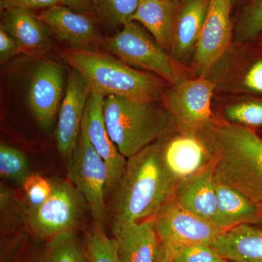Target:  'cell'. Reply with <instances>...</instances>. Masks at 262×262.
<instances>
[{"label":"cell","mask_w":262,"mask_h":262,"mask_svg":"<svg viewBox=\"0 0 262 262\" xmlns=\"http://www.w3.org/2000/svg\"><path fill=\"white\" fill-rule=\"evenodd\" d=\"M166 139L127 158L125 171L110 196L107 207L113 235L131 223L154 220L173 198L179 180L164 158Z\"/></svg>","instance_id":"6da1fadb"},{"label":"cell","mask_w":262,"mask_h":262,"mask_svg":"<svg viewBox=\"0 0 262 262\" xmlns=\"http://www.w3.org/2000/svg\"><path fill=\"white\" fill-rule=\"evenodd\" d=\"M215 179L244 193L262 214V137L250 127L213 120L198 134Z\"/></svg>","instance_id":"7a4b0ae2"},{"label":"cell","mask_w":262,"mask_h":262,"mask_svg":"<svg viewBox=\"0 0 262 262\" xmlns=\"http://www.w3.org/2000/svg\"><path fill=\"white\" fill-rule=\"evenodd\" d=\"M61 56L87 80L91 92L105 98L115 96L156 101L164 93L163 83L158 77L135 70L110 53L67 47L61 50Z\"/></svg>","instance_id":"3957f363"},{"label":"cell","mask_w":262,"mask_h":262,"mask_svg":"<svg viewBox=\"0 0 262 262\" xmlns=\"http://www.w3.org/2000/svg\"><path fill=\"white\" fill-rule=\"evenodd\" d=\"M103 117L112 140L127 159L177 131L173 117L155 101L107 96Z\"/></svg>","instance_id":"277c9868"},{"label":"cell","mask_w":262,"mask_h":262,"mask_svg":"<svg viewBox=\"0 0 262 262\" xmlns=\"http://www.w3.org/2000/svg\"><path fill=\"white\" fill-rule=\"evenodd\" d=\"M51 181L53 190L47 201L37 208L27 207L26 211L29 228L39 239L76 233L89 210L84 196L70 180Z\"/></svg>","instance_id":"5b68a950"},{"label":"cell","mask_w":262,"mask_h":262,"mask_svg":"<svg viewBox=\"0 0 262 262\" xmlns=\"http://www.w3.org/2000/svg\"><path fill=\"white\" fill-rule=\"evenodd\" d=\"M105 48L130 67L149 70L173 84L180 80L176 61L135 21L104 41Z\"/></svg>","instance_id":"8992f818"},{"label":"cell","mask_w":262,"mask_h":262,"mask_svg":"<svg viewBox=\"0 0 262 262\" xmlns=\"http://www.w3.org/2000/svg\"><path fill=\"white\" fill-rule=\"evenodd\" d=\"M67 171L69 180L87 202L95 223L104 227L107 220L105 195L107 167L94 149L82 126L74 154L67 162Z\"/></svg>","instance_id":"52a82bcc"},{"label":"cell","mask_w":262,"mask_h":262,"mask_svg":"<svg viewBox=\"0 0 262 262\" xmlns=\"http://www.w3.org/2000/svg\"><path fill=\"white\" fill-rule=\"evenodd\" d=\"M215 84L207 77L180 80L162 95L164 108L173 117L177 131L198 135L213 120L211 103Z\"/></svg>","instance_id":"ba28073f"},{"label":"cell","mask_w":262,"mask_h":262,"mask_svg":"<svg viewBox=\"0 0 262 262\" xmlns=\"http://www.w3.org/2000/svg\"><path fill=\"white\" fill-rule=\"evenodd\" d=\"M153 222L160 241L170 251L172 258L190 246L211 245L226 231L184 209L173 198L162 208Z\"/></svg>","instance_id":"9c48e42d"},{"label":"cell","mask_w":262,"mask_h":262,"mask_svg":"<svg viewBox=\"0 0 262 262\" xmlns=\"http://www.w3.org/2000/svg\"><path fill=\"white\" fill-rule=\"evenodd\" d=\"M231 8L232 0H210L194 52V63L200 77H207L228 49L232 39Z\"/></svg>","instance_id":"30bf717a"},{"label":"cell","mask_w":262,"mask_h":262,"mask_svg":"<svg viewBox=\"0 0 262 262\" xmlns=\"http://www.w3.org/2000/svg\"><path fill=\"white\" fill-rule=\"evenodd\" d=\"M91 93L87 80L70 67L68 82L62 101L55 133L57 149L62 158L68 161L78 142L88 98Z\"/></svg>","instance_id":"8fae6325"},{"label":"cell","mask_w":262,"mask_h":262,"mask_svg":"<svg viewBox=\"0 0 262 262\" xmlns=\"http://www.w3.org/2000/svg\"><path fill=\"white\" fill-rule=\"evenodd\" d=\"M104 99L102 95L91 93L86 103L82 126L107 167L108 182L105 191L107 199L116 189L125 171L127 158L119 151L108 134L103 117Z\"/></svg>","instance_id":"7c38bea8"},{"label":"cell","mask_w":262,"mask_h":262,"mask_svg":"<svg viewBox=\"0 0 262 262\" xmlns=\"http://www.w3.org/2000/svg\"><path fill=\"white\" fill-rule=\"evenodd\" d=\"M64 72L59 65L42 61L34 70L28 94L31 113L37 123L47 129L54 122L61 107Z\"/></svg>","instance_id":"4fadbf2b"},{"label":"cell","mask_w":262,"mask_h":262,"mask_svg":"<svg viewBox=\"0 0 262 262\" xmlns=\"http://www.w3.org/2000/svg\"><path fill=\"white\" fill-rule=\"evenodd\" d=\"M51 29L53 35L69 48L95 50L101 42L94 19L61 5L42 10L37 15Z\"/></svg>","instance_id":"5bb4252c"},{"label":"cell","mask_w":262,"mask_h":262,"mask_svg":"<svg viewBox=\"0 0 262 262\" xmlns=\"http://www.w3.org/2000/svg\"><path fill=\"white\" fill-rule=\"evenodd\" d=\"M173 198L184 209L212 222L217 207L213 160L199 171L179 181Z\"/></svg>","instance_id":"9a60e30c"},{"label":"cell","mask_w":262,"mask_h":262,"mask_svg":"<svg viewBox=\"0 0 262 262\" xmlns=\"http://www.w3.org/2000/svg\"><path fill=\"white\" fill-rule=\"evenodd\" d=\"M2 13L1 25L15 39L20 53L39 55L51 48L54 35L49 27L30 10L13 8Z\"/></svg>","instance_id":"2e32d148"},{"label":"cell","mask_w":262,"mask_h":262,"mask_svg":"<svg viewBox=\"0 0 262 262\" xmlns=\"http://www.w3.org/2000/svg\"><path fill=\"white\" fill-rule=\"evenodd\" d=\"M164 158L179 182L199 171L211 160L198 135L178 131L167 138L164 146Z\"/></svg>","instance_id":"e0dca14e"},{"label":"cell","mask_w":262,"mask_h":262,"mask_svg":"<svg viewBox=\"0 0 262 262\" xmlns=\"http://www.w3.org/2000/svg\"><path fill=\"white\" fill-rule=\"evenodd\" d=\"M120 262H155L161 241L153 220L134 222L114 234Z\"/></svg>","instance_id":"ac0fdd59"},{"label":"cell","mask_w":262,"mask_h":262,"mask_svg":"<svg viewBox=\"0 0 262 262\" xmlns=\"http://www.w3.org/2000/svg\"><path fill=\"white\" fill-rule=\"evenodd\" d=\"M210 0H185L177 15L170 46V57L184 61L194 52L206 20Z\"/></svg>","instance_id":"d6986e66"},{"label":"cell","mask_w":262,"mask_h":262,"mask_svg":"<svg viewBox=\"0 0 262 262\" xmlns=\"http://www.w3.org/2000/svg\"><path fill=\"white\" fill-rule=\"evenodd\" d=\"M211 246L229 261L262 262V224H243L227 229Z\"/></svg>","instance_id":"ffe728a7"},{"label":"cell","mask_w":262,"mask_h":262,"mask_svg":"<svg viewBox=\"0 0 262 262\" xmlns=\"http://www.w3.org/2000/svg\"><path fill=\"white\" fill-rule=\"evenodd\" d=\"M215 182L217 207L213 224L225 230L243 224H262L261 213L244 193L220 181Z\"/></svg>","instance_id":"44dd1931"},{"label":"cell","mask_w":262,"mask_h":262,"mask_svg":"<svg viewBox=\"0 0 262 262\" xmlns=\"http://www.w3.org/2000/svg\"><path fill=\"white\" fill-rule=\"evenodd\" d=\"M180 4L175 0H141L131 21L142 24L160 47L170 49Z\"/></svg>","instance_id":"7402d4cb"},{"label":"cell","mask_w":262,"mask_h":262,"mask_svg":"<svg viewBox=\"0 0 262 262\" xmlns=\"http://www.w3.org/2000/svg\"><path fill=\"white\" fill-rule=\"evenodd\" d=\"M84 246L90 262H120L116 241L108 237L104 227L94 222L85 232Z\"/></svg>","instance_id":"603a6c76"},{"label":"cell","mask_w":262,"mask_h":262,"mask_svg":"<svg viewBox=\"0 0 262 262\" xmlns=\"http://www.w3.org/2000/svg\"><path fill=\"white\" fill-rule=\"evenodd\" d=\"M141 0H91L93 9L103 22L112 27H123L131 21Z\"/></svg>","instance_id":"cb8c5ba5"},{"label":"cell","mask_w":262,"mask_h":262,"mask_svg":"<svg viewBox=\"0 0 262 262\" xmlns=\"http://www.w3.org/2000/svg\"><path fill=\"white\" fill-rule=\"evenodd\" d=\"M48 256L50 262H90L85 248L76 233L61 234L50 239Z\"/></svg>","instance_id":"d4e9b609"},{"label":"cell","mask_w":262,"mask_h":262,"mask_svg":"<svg viewBox=\"0 0 262 262\" xmlns=\"http://www.w3.org/2000/svg\"><path fill=\"white\" fill-rule=\"evenodd\" d=\"M30 174L29 164L23 151L5 144L0 146V177L20 184Z\"/></svg>","instance_id":"484cf974"},{"label":"cell","mask_w":262,"mask_h":262,"mask_svg":"<svg viewBox=\"0 0 262 262\" xmlns=\"http://www.w3.org/2000/svg\"><path fill=\"white\" fill-rule=\"evenodd\" d=\"M225 121L254 128L262 127V100H248L227 106L224 111Z\"/></svg>","instance_id":"4316f807"},{"label":"cell","mask_w":262,"mask_h":262,"mask_svg":"<svg viewBox=\"0 0 262 262\" xmlns=\"http://www.w3.org/2000/svg\"><path fill=\"white\" fill-rule=\"evenodd\" d=\"M262 32V0H252L239 18L237 33L242 41H251Z\"/></svg>","instance_id":"83f0119b"},{"label":"cell","mask_w":262,"mask_h":262,"mask_svg":"<svg viewBox=\"0 0 262 262\" xmlns=\"http://www.w3.org/2000/svg\"><path fill=\"white\" fill-rule=\"evenodd\" d=\"M24 196L29 208H37L43 204L53 190L51 180L37 173H30L23 184Z\"/></svg>","instance_id":"f1b7e54d"},{"label":"cell","mask_w":262,"mask_h":262,"mask_svg":"<svg viewBox=\"0 0 262 262\" xmlns=\"http://www.w3.org/2000/svg\"><path fill=\"white\" fill-rule=\"evenodd\" d=\"M222 258L211 245L201 244L186 248L172 262H216Z\"/></svg>","instance_id":"f546056e"},{"label":"cell","mask_w":262,"mask_h":262,"mask_svg":"<svg viewBox=\"0 0 262 262\" xmlns=\"http://www.w3.org/2000/svg\"><path fill=\"white\" fill-rule=\"evenodd\" d=\"M241 83L245 91L262 96V58L255 60L247 67Z\"/></svg>","instance_id":"4dcf8cb0"},{"label":"cell","mask_w":262,"mask_h":262,"mask_svg":"<svg viewBox=\"0 0 262 262\" xmlns=\"http://www.w3.org/2000/svg\"><path fill=\"white\" fill-rule=\"evenodd\" d=\"M61 5H63L61 0H0L2 12L13 8L45 10Z\"/></svg>","instance_id":"1f68e13d"},{"label":"cell","mask_w":262,"mask_h":262,"mask_svg":"<svg viewBox=\"0 0 262 262\" xmlns=\"http://www.w3.org/2000/svg\"><path fill=\"white\" fill-rule=\"evenodd\" d=\"M18 53L20 51L18 44L0 24V63L4 64Z\"/></svg>","instance_id":"d6a6232c"},{"label":"cell","mask_w":262,"mask_h":262,"mask_svg":"<svg viewBox=\"0 0 262 262\" xmlns=\"http://www.w3.org/2000/svg\"><path fill=\"white\" fill-rule=\"evenodd\" d=\"M63 5L82 14L92 15L94 13L91 0H61Z\"/></svg>","instance_id":"836d02e7"},{"label":"cell","mask_w":262,"mask_h":262,"mask_svg":"<svg viewBox=\"0 0 262 262\" xmlns=\"http://www.w3.org/2000/svg\"><path fill=\"white\" fill-rule=\"evenodd\" d=\"M171 260L172 256L170 251L162 244L159 254H158V258L155 262H171Z\"/></svg>","instance_id":"e575fe53"},{"label":"cell","mask_w":262,"mask_h":262,"mask_svg":"<svg viewBox=\"0 0 262 262\" xmlns=\"http://www.w3.org/2000/svg\"><path fill=\"white\" fill-rule=\"evenodd\" d=\"M216 262H229L228 260L226 259L225 258H222L221 259L219 260V261H217Z\"/></svg>","instance_id":"d590c367"},{"label":"cell","mask_w":262,"mask_h":262,"mask_svg":"<svg viewBox=\"0 0 262 262\" xmlns=\"http://www.w3.org/2000/svg\"><path fill=\"white\" fill-rule=\"evenodd\" d=\"M175 1H177V2H179V3H183V2H184L185 1V0H175Z\"/></svg>","instance_id":"8d00e7d4"},{"label":"cell","mask_w":262,"mask_h":262,"mask_svg":"<svg viewBox=\"0 0 262 262\" xmlns=\"http://www.w3.org/2000/svg\"><path fill=\"white\" fill-rule=\"evenodd\" d=\"M41 262H50V261H49V260H48V258H47V259L44 260V261H41Z\"/></svg>","instance_id":"74e56055"},{"label":"cell","mask_w":262,"mask_h":262,"mask_svg":"<svg viewBox=\"0 0 262 262\" xmlns=\"http://www.w3.org/2000/svg\"><path fill=\"white\" fill-rule=\"evenodd\" d=\"M146 1H158V0H146Z\"/></svg>","instance_id":"f35d334b"},{"label":"cell","mask_w":262,"mask_h":262,"mask_svg":"<svg viewBox=\"0 0 262 262\" xmlns=\"http://www.w3.org/2000/svg\"><path fill=\"white\" fill-rule=\"evenodd\" d=\"M261 45H262V39H261Z\"/></svg>","instance_id":"ab89813d"},{"label":"cell","mask_w":262,"mask_h":262,"mask_svg":"<svg viewBox=\"0 0 262 262\" xmlns=\"http://www.w3.org/2000/svg\"><path fill=\"white\" fill-rule=\"evenodd\" d=\"M171 262H172V260H171Z\"/></svg>","instance_id":"60d3db41"}]
</instances>
